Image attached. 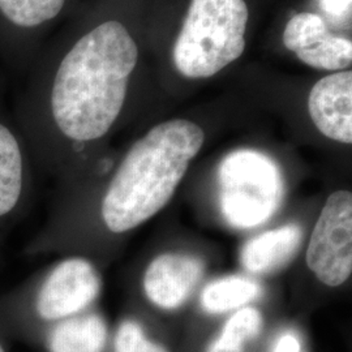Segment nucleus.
<instances>
[{
    "label": "nucleus",
    "instance_id": "obj_19",
    "mask_svg": "<svg viewBox=\"0 0 352 352\" xmlns=\"http://www.w3.org/2000/svg\"><path fill=\"white\" fill-rule=\"evenodd\" d=\"M274 352H302V344L294 333H285L277 340Z\"/></svg>",
    "mask_w": 352,
    "mask_h": 352
},
{
    "label": "nucleus",
    "instance_id": "obj_20",
    "mask_svg": "<svg viewBox=\"0 0 352 352\" xmlns=\"http://www.w3.org/2000/svg\"><path fill=\"white\" fill-rule=\"evenodd\" d=\"M206 352H245L244 350H236V349H228V347H223L221 344H218L215 340L210 343V346L208 347Z\"/></svg>",
    "mask_w": 352,
    "mask_h": 352
},
{
    "label": "nucleus",
    "instance_id": "obj_17",
    "mask_svg": "<svg viewBox=\"0 0 352 352\" xmlns=\"http://www.w3.org/2000/svg\"><path fill=\"white\" fill-rule=\"evenodd\" d=\"M115 352H167L158 343L146 338L140 324L132 320L123 321L115 334Z\"/></svg>",
    "mask_w": 352,
    "mask_h": 352
},
{
    "label": "nucleus",
    "instance_id": "obj_5",
    "mask_svg": "<svg viewBox=\"0 0 352 352\" xmlns=\"http://www.w3.org/2000/svg\"><path fill=\"white\" fill-rule=\"evenodd\" d=\"M307 265L329 287L343 285L352 272V193L329 196L307 250Z\"/></svg>",
    "mask_w": 352,
    "mask_h": 352
},
{
    "label": "nucleus",
    "instance_id": "obj_1",
    "mask_svg": "<svg viewBox=\"0 0 352 352\" xmlns=\"http://www.w3.org/2000/svg\"><path fill=\"white\" fill-rule=\"evenodd\" d=\"M138 46L124 26L106 21L81 38L58 68L51 111L65 138L87 142L103 138L123 109Z\"/></svg>",
    "mask_w": 352,
    "mask_h": 352
},
{
    "label": "nucleus",
    "instance_id": "obj_16",
    "mask_svg": "<svg viewBox=\"0 0 352 352\" xmlns=\"http://www.w3.org/2000/svg\"><path fill=\"white\" fill-rule=\"evenodd\" d=\"M329 34L325 21L315 13L302 12L294 16L286 25L283 43L295 54L312 47Z\"/></svg>",
    "mask_w": 352,
    "mask_h": 352
},
{
    "label": "nucleus",
    "instance_id": "obj_6",
    "mask_svg": "<svg viewBox=\"0 0 352 352\" xmlns=\"http://www.w3.org/2000/svg\"><path fill=\"white\" fill-rule=\"evenodd\" d=\"M101 291V277L87 258L71 257L55 265L33 294V309L46 322L81 314Z\"/></svg>",
    "mask_w": 352,
    "mask_h": 352
},
{
    "label": "nucleus",
    "instance_id": "obj_12",
    "mask_svg": "<svg viewBox=\"0 0 352 352\" xmlns=\"http://www.w3.org/2000/svg\"><path fill=\"white\" fill-rule=\"evenodd\" d=\"M261 294L260 285L251 278L228 276L206 285L201 292L202 309L210 315L226 314L243 308Z\"/></svg>",
    "mask_w": 352,
    "mask_h": 352
},
{
    "label": "nucleus",
    "instance_id": "obj_15",
    "mask_svg": "<svg viewBox=\"0 0 352 352\" xmlns=\"http://www.w3.org/2000/svg\"><path fill=\"white\" fill-rule=\"evenodd\" d=\"M263 325L261 312L253 307H244L227 320L219 337L214 340L223 347L244 350V343L257 338Z\"/></svg>",
    "mask_w": 352,
    "mask_h": 352
},
{
    "label": "nucleus",
    "instance_id": "obj_14",
    "mask_svg": "<svg viewBox=\"0 0 352 352\" xmlns=\"http://www.w3.org/2000/svg\"><path fill=\"white\" fill-rule=\"evenodd\" d=\"M65 0H0V11L14 25L33 28L62 11Z\"/></svg>",
    "mask_w": 352,
    "mask_h": 352
},
{
    "label": "nucleus",
    "instance_id": "obj_9",
    "mask_svg": "<svg viewBox=\"0 0 352 352\" xmlns=\"http://www.w3.org/2000/svg\"><path fill=\"white\" fill-rule=\"evenodd\" d=\"M302 239V227L296 223L269 230L243 245L240 263L247 272L254 274L276 272L295 257Z\"/></svg>",
    "mask_w": 352,
    "mask_h": 352
},
{
    "label": "nucleus",
    "instance_id": "obj_11",
    "mask_svg": "<svg viewBox=\"0 0 352 352\" xmlns=\"http://www.w3.org/2000/svg\"><path fill=\"white\" fill-rule=\"evenodd\" d=\"M25 186L24 158L12 132L0 123V221L19 208Z\"/></svg>",
    "mask_w": 352,
    "mask_h": 352
},
{
    "label": "nucleus",
    "instance_id": "obj_2",
    "mask_svg": "<svg viewBox=\"0 0 352 352\" xmlns=\"http://www.w3.org/2000/svg\"><path fill=\"white\" fill-rule=\"evenodd\" d=\"M204 140L201 126L175 119L151 128L135 142L103 196L104 226L123 234L162 210L201 151Z\"/></svg>",
    "mask_w": 352,
    "mask_h": 352
},
{
    "label": "nucleus",
    "instance_id": "obj_10",
    "mask_svg": "<svg viewBox=\"0 0 352 352\" xmlns=\"http://www.w3.org/2000/svg\"><path fill=\"white\" fill-rule=\"evenodd\" d=\"M46 342L50 352H103L107 325L97 314H78L55 322Z\"/></svg>",
    "mask_w": 352,
    "mask_h": 352
},
{
    "label": "nucleus",
    "instance_id": "obj_3",
    "mask_svg": "<svg viewBox=\"0 0 352 352\" xmlns=\"http://www.w3.org/2000/svg\"><path fill=\"white\" fill-rule=\"evenodd\" d=\"M244 0H192L174 47L177 71L206 78L239 59L245 49Z\"/></svg>",
    "mask_w": 352,
    "mask_h": 352
},
{
    "label": "nucleus",
    "instance_id": "obj_18",
    "mask_svg": "<svg viewBox=\"0 0 352 352\" xmlns=\"http://www.w3.org/2000/svg\"><path fill=\"white\" fill-rule=\"evenodd\" d=\"M352 0H320L324 12L336 20L350 19Z\"/></svg>",
    "mask_w": 352,
    "mask_h": 352
},
{
    "label": "nucleus",
    "instance_id": "obj_21",
    "mask_svg": "<svg viewBox=\"0 0 352 352\" xmlns=\"http://www.w3.org/2000/svg\"><path fill=\"white\" fill-rule=\"evenodd\" d=\"M0 352H7L6 351V349H4V346L0 343Z\"/></svg>",
    "mask_w": 352,
    "mask_h": 352
},
{
    "label": "nucleus",
    "instance_id": "obj_8",
    "mask_svg": "<svg viewBox=\"0 0 352 352\" xmlns=\"http://www.w3.org/2000/svg\"><path fill=\"white\" fill-rule=\"evenodd\" d=\"M309 115L329 139L352 142V72H338L316 82L308 98Z\"/></svg>",
    "mask_w": 352,
    "mask_h": 352
},
{
    "label": "nucleus",
    "instance_id": "obj_7",
    "mask_svg": "<svg viewBox=\"0 0 352 352\" xmlns=\"http://www.w3.org/2000/svg\"><path fill=\"white\" fill-rule=\"evenodd\" d=\"M204 272L205 265L196 256L164 253L155 257L145 272V295L162 309H176L188 300Z\"/></svg>",
    "mask_w": 352,
    "mask_h": 352
},
{
    "label": "nucleus",
    "instance_id": "obj_13",
    "mask_svg": "<svg viewBox=\"0 0 352 352\" xmlns=\"http://www.w3.org/2000/svg\"><path fill=\"white\" fill-rule=\"evenodd\" d=\"M302 63L317 69L340 71L352 63V43L350 39L327 34L307 50L296 52Z\"/></svg>",
    "mask_w": 352,
    "mask_h": 352
},
{
    "label": "nucleus",
    "instance_id": "obj_4",
    "mask_svg": "<svg viewBox=\"0 0 352 352\" xmlns=\"http://www.w3.org/2000/svg\"><path fill=\"white\" fill-rule=\"evenodd\" d=\"M283 195L278 164L261 151H232L218 167L219 209L234 228L248 230L265 223L277 212Z\"/></svg>",
    "mask_w": 352,
    "mask_h": 352
}]
</instances>
